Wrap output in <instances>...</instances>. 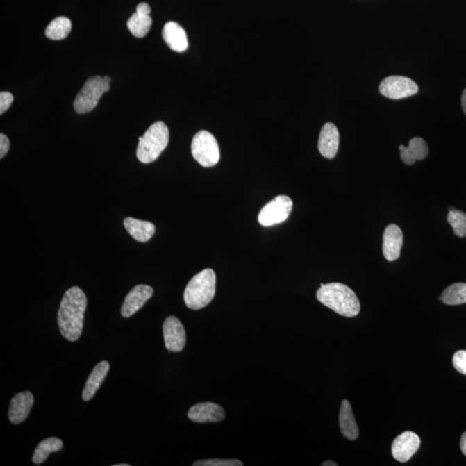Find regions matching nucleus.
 <instances>
[{
    "label": "nucleus",
    "instance_id": "nucleus-23",
    "mask_svg": "<svg viewBox=\"0 0 466 466\" xmlns=\"http://www.w3.org/2000/svg\"><path fill=\"white\" fill-rule=\"evenodd\" d=\"M72 30V23L66 17H58L49 23L45 30V35L51 40H63Z\"/></svg>",
    "mask_w": 466,
    "mask_h": 466
},
{
    "label": "nucleus",
    "instance_id": "nucleus-13",
    "mask_svg": "<svg viewBox=\"0 0 466 466\" xmlns=\"http://www.w3.org/2000/svg\"><path fill=\"white\" fill-rule=\"evenodd\" d=\"M403 244V234L399 226L390 225L383 233V253L388 261L393 262L400 258Z\"/></svg>",
    "mask_w": 466,
    "mask_h": 466
},
{
    "label": "nucleus",
    "instance_id": "nucleus-11",
    "mask_svg": "<svg viewBox=\"0 0 466 466\" xmlns=\"http://www.w3.org/2000/svg\"><path fill=\"white\" fill-rule=\"evenodd\" d=\"M154 290L149 285H137L131 290L124 299L121 315L124 318H129L144 307L146 301L151 298Z\"/></svg>",
    "mask_w": 466,
    "mask_h": 466
},
{
    "label": "nucleus",
    "instance_id": "nucleus-32",
    "mask_svg": "<svg viewBox=\"0 0 466 466\" xmlns=\"http://www.w3.org/2000/svg\"><path fill=\"white\" fill-rule=\"evenodd\" d=\"M323 466H337L336 463H334L333 461H326L322 464Z\"/></svg>",
    "mask_w": 466,
    "mask_h": 466
},
{
    "label": "nucleus",
    "instance_id": "nucleus-22",
    "mask_svg": "<svg viewBox=\"0 0 466 466\" xmlns=\"http://www.w3.org/2000/svg\"><path fill=\"white\" fill-rule=\"evenodd\" d=\"M63 447V440H60L59 438H48V439L41 441L35 448L32 461L35 465H41L47 460L49 454L62 450Z\"/></svg>",
    "mask_w": 466,
    "mask_h": 466
},
{
    "label": "nucleus",
    "instance_id": "nucleus-33",
    "mask_svg": "<svg viewBox=\"0 0 466 466\" xmlns=\"http://www.w3.org/2000/svg\"><path fill=\"white\" fill-rule=\"evenodd\" d=\"M115 466H130V465H128V464H120V465H115Z\"/></svg>",
    "mask_w": 466,
    "mask_h": 466
},
{
    "label": "nucleus",
    "instance_id": "nucleus-4",
    "mask_svg": "<svg viewBox=\"0 0 466 466\" xmlns=\"http://www.w3.org/2000/svg\"><path fill=\"white\" fill-rule=\"evenodd\" d=\"M137 158L141 163H151L156 161L168 146L169 131L162 121L149 127L143 137L138 138Z\"/></svg>",
    "mask_w": 466,
    "mask_h": 466
},
{
    "label": "nucleus",
    "instance_id": "nucleus-3",
    "mask_svg": "<svg viewBox=\"0 0 466 466\" xmlns=\"http://www.w3.org/2000/svg\"><path fill=\"white\" fill-rule=\"evenodd\" d=\"M216 290V275L212 269L202 270L188 283L184 301L188 308L199 310L213 301Z\"/></svg>",
    "mask_w": 466,
    "mask_h": 466
},
{
    "label": "nucleus",
    "instance_id": "nucleus-15",
    "mask_svg": "<svg viewBox=\"0 0 466 466\" xmlns=\"http://www.w3.org/2000/svg\"><path fill=\"white\" fill-rule=\"evenodd\" d=\"M151 6L147 3H141L137 6L136 13L128 20L127 27L134 37L143 38L151 30L152 19L149 17Z\"/></svg>",
    "mask_w": 466,
    "mask_h": 466
},
{
    "label": "nucleus",
    "instance_id": "nucleus-30",
    "mask_svg": "<svg viewBox=\"0 0 466 466\" xmlns=\"http://www.w3.org/2000/svg\"><path fill=\"white\" fill-rule=\"evenodd\" d=\"M460 448L462 453L466 456V431L462 435L460 440Z\"/></svg>",
    "mask_w": 466,
    "mask_h": 466
},
{
    "label": "nucleus",
    "instance_id": "nucleus-27",
    "mask_svg": "<svg viewBox=\"0 0 466 466\" xmlns=\"http://www.w3.org/2000/svg\"><path fill=\"white\" fill-rule=\"evenodd\" d=\"M453 364L455 369L461 374L466 375V351L455 352L453 358Z\"/></svg>",
    "mask_w": 466,
    "mask_h": 466
},
{
    "label": "nucleus",
    "instance_id": "nucleus-28",
    "mask_svg": "<svg viewBox=\"0 0 466 466\" xmlns=\"http://www.w3.org/2000/svg\"><path fill=\"white\" fill-rule=\"evenodd\" d=\"M13 102V96L10 92H2L0 94V115H3L9 109Z\"/></svg>",
    "mask_w": 466,
    "mask_h": 466
},
{
    "label": "nucleus",
    "instance_id": "nucleus-14",
    "mask_svg": "<svg viewBox=\"0 0 466 466\" xmlns=\"http://www.w3.org/2000/svg\"><path fill=\"white\" fill-rule=\"evenodd\" d=\"M34 404V397L30 391L17 394L10 400L9 419L13 424H19L26 421Z\"/></svg>",
    "mask_w": 466,
    "mask_h": 466
},
{
    "label": "nucleus",
    "instance_id": "nucleus-25",
    "mask_svg": "<svg viewBox=\"0 0 466 466\" xmlns=\"http://www.w3.org/2000/svg\"><path fill=\"white\" fill-rule=\"evenodd\" d=\"M447 222L453 227L454 234L460 238L466 237V215L458 210H450Z\"/></svg>",
    "mask_w": 466,
    "mask_h": 466
},
{
    "label": "nucleus",
    "instance_id": "nucleus-18",
    "mask_svg": "<svg viewBox=\"0 0 466 466\" xmlns=\"http://www.w3.org/2000/svg\"><path fill=\"white\" fill-rule=\"evenodd\" d=\"M110 369V365L108 361H101L95 366L90 376H88L86 384H85L83 399L88 401L94 397L99 387L108 376Z\"/></svg>",
    "mask_w": 466,
    "mask_h": 466
},
{
    "label": "nucleus",
    "instance_id": "nucleus-10",
    "mask_svg": "<svg viewBox=\"0 0 466 466\" xmlns=\"http://www.w3.org/2000/svg\"><path fill=\"white\" fill-rule=\"evenodd\" d=\"M421 446V439L414 432L407 431L401 433L392 443V455L397 461L405 463L410 460Z\"/></svg>",
    "mask_w": 466,
    "mask_h": 466
},
{
    "label": "nucleus",
    "instance_id": "nucleus-26",
    "mask_svg": "<svg viewBox=\"0 0 466 466\" xmlns=\"http://www.w3.org/2000/svg\"><path fill=\"white\" fill-rule=\"evenodd\" d=\"M243 463L238 460H206L194 462L193 466H242Z\"/></svg>",
    "mask_w": 466,
    "mask_h": 466
},
{
    "label": "nucleus",
    "instance_id": "nucleus-12",
    "mask_svg": "<svg viewBox=\"0 0 466 466\" xmlns=\"http://www.w3.org/2000/svg\"><path fill=\"white\" fill-rule=\"evenodd\" d=\"M188 417L197 423L219 422L226 418V413L219 404L202 403L191 407Z\"/></svg>",
    "mask_w": 466,
    "mask_h": 466
},
{
    "label": "nucleus",
    "instance_id": "nucleus-16",
    "mask_svg": "<svg viewBox=\"0 0 466 466\" xmlns=\"http://www.w3.org/2000/svg\"><path fill=\"white\" fill-rule=\"evenodd\" d=\"M340 145V133L335 124L326 123L319 134L318 148L321 154L327 159L336 156Z\"/></svg>",
    "mask_w": 466,
    "mask_h": 466
},
{
    "label": "nucleus",
    "instance_id": "nucleus-24",
    "mask_svg": "<svg viewBox=\"0 0 466 466\" xmlns=\"http://www.w3.org/2000/svg\"><path fill=\"white\" fill-rule=\"evenodd\" d=\"M440 300L447 305H460L466 303V284L454 283L447 288L441 295Z\"/></svg>",
    "mask_w": 466,
    "mask_h": 466
},
{
    "label": "nucleus",
    "instance_id": "nucleus-31",
    "mask_svg": "<svg viewBox=\"0 0 466 466\" xmlns=\"http://www.w3.org/2000/svg\"><path fill=\"white\" fill-rule=\"evenodd\" d=\"M461 105H462V108H463V111L465 113V115H466V88L465 89V90L463 92V94H462Z\"/></svg>",
    "mask_w": 466,
    "mask_h": 466
},
{
    "label": "nucleus",
    "instance_id": "nucleus-19",
    "mask_svg": "<svg viewBox=\"0 0 466 466\" xmlns=\"http://www.w3.org/2000/svg\"><path fill=\"white\" fill-rule=\"evenodd\" d=\"M399 149L401 158L407 165H415L416 161L425 159L428 155V144L422 138H412L408 147L401 145Z\"/></svg>",
    "mask_w": 466,
    "mask_h": 466
},
{
    "label": "nucleus",
    "instance_id": "nucleus-20",
    "mask_svg": "<svg viewBox=\"0 0 466 466\" xmlns=\"http://www.w3.org/2000/svg\"><path fill=\"white\" fill-rule=\"evenodd\" d=\"M124 228L135 240L145 243L149 241L155 234L156 227L154 224L144 220L137 219L128 217L124 219Z\"/></svg>",
    "mask_w": 466,
    "mask_h": 466
},
{
    "label": "nucleus",
    "instance_id": "nucleus-6",
    "mask_svg": "<svg viewBox=\"0 0 466 466\" xmlns=\"http://www.w3.org/2000/svg\"><path fill=\"white\" fill-rule=\"evenodd\" d=\"M192 155L201 166L209 168L219 163L220 158L218 142L206 131L194 135L191 145Z\"/></svg>",
    "mask_w": 466,
    "mask_h": 466
},
{
    "label": "nucleus",
    "instance_id": "nucleus-21",
    "mask_svg": "<svg viewBox=\"0 0 466 466\" xmlns=\"http://www.w3.org/2000/svg\"><path fill=\"white\" fill-rule=\"evenodd\" d=\"M340 426L342 435L348 440H354L358 437V428L349 401L344 400L340 410Z\"/></svg>",
    "mask_w": 466,
    "mask_h": 466
},
{
    "label": "nucleus",
    "instance_id": "nucleus-2",
    "mask_svg": "<svg viewBox=\"0 0 466 466\" xmlns=\"http://www.w3.org/2000/svg\"><path fill=\"white\" fill-rule=\"evenodd\" d=\"M316 297L324 306L344 317H355L360 312V302L357 294L344 284H321Z\"/></svg>",
    "mask_w": 466,
    "mask_h": 466
},
{
    "label": "nucleus",
    "instance_id": "nucleus-17",
    "mask_svg": "<svg viewBox=\"0 0 466 466\" xmlns=\"http://www.w3.org/2000/svg\"><path fill=\"white\" fill-rule=\"evenodd\" d=\"M162 35L163 40L172 51L176 52L187 51L188 42L186 31L179 24L172 22V21L166 23Z\"/></svg>",
    "mask_w": 466,
    "mask_h": 466
},
{
    "label": "nucleus",
    "instance_id": "nucleus-9",
    "mask_svg": "<svg viewBox=\"0 0 466 466\" xmlns=\"http://www.w3.org/2000/svg\"><path fill=\"white\" fill-rule=\"evenodd\" d=\"M163 337L167 350L180 352L186 344V332L183 324L175 316H169L163 326Z\"/></svg>",
    "mask_w": 466,
    "mask_h": 466
},
{
    "label": "nucleus",
    "instance_id": "nucleus-8",
    "mask_svg": "<svg viewBox=\"0 0 466 466\" xmlns=\"http://www.w3.org/2000/svg\"><path fill=\"white\" fill-rule=\"evenodd\" d=\"M381 94L391 99H401L417 94L419 88L414 81L404 76H390L382 81Z\"/></svg>",
    "mask_w": 466,
    "mask_h": 466
},
{
    "label": "nucleus",
    "instance_id": "nucleus-29",
    "mask_svg": "<svg viewBox=\"0 0 466 466\" xmlns=\"http://www.w3.org/2000/svg\"><path fill=\"white\" fill-rule=\"evenodd\" d=\"M10 140L5 134H0V158H3L10 149Z\"/></svg>",
    "mask_w": 466,
    "mask_h": 466
},
{
    "label": "nucleus",
    "instance_id": "nucleus-5",
    "mask_svg": "<svg viewBox=\"0 0 466 466\" xmlns=\"http://www.w3.org/2000/svg\"><path fill=\"white\" fill-rule=\"evenodd\" d=\"M111 81L109 76H96L88 78L74 99V111L79 115L92 111L97 106L102 95L110 90Z\"/></svg>",
    "mask_w": 466,
    "mask_h": 466
},
{
    "label": "nucleus",
    "instance_id": "nucleus-7",
    "mask_svg": "<svg viewBox=\"0 0 466 466\" xmlns=\"http://www.w3.org/2000/svg\"><path fill=\"white\" fill-rule=\"evenodd\" d=\"M293 208V201L286 195H279L262 208L258 215V222L263 226H272L289 218Z\"/></svg>",
    "mask_w": 466,
    "mask_h": 466
},
{
    "label": "nucleus",
    "instance_id": "nucleus-1",
    "mask_svg": "<svg viewBox=\"0 0 466 466\" xmlns=\"http://www.w3.org/2000/svg\"><path fill=\"white\" fill-rule=\"evenodd\" d=\"M87 305L86 294L79 287L67 290L60 301L58 314L60 332L71 342L79 340L83 334Z\"/></svg>",
    "mask_w": 466,
    "mask_h": 466
}]
</instances>
